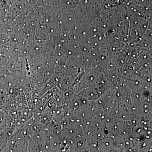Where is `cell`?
Masks as SVG:
<instances>
[{
  "label": "cell",
  "instance_id": "1",
  "mask_svg": "<svg viewBox=\"0 0 152 152\" xmlns=\"http://www.w3.org/2000/svg\"><path fill=\"white\" fill-rule=\"evenodd\" d=\"M5 74V71L4 67L0 65V75H4Z\"/></svg>",
  "mask_w": 152,
  "mask_h": 152
},
{
  "label": "cell",
  "instance_id": "2",
  "mask_svg": "<svg viewBox=\"0 0 152 152\" xmlns=\"http://www.w3.org/2000/svg\"><path fill=\"white\" fill-rule=\"evenodd\" d=\"M1 92H0V107L3 104V99L2 98V95L1 94Z\"/></svg>",
  "mask_w": 152,
  "mask_h": 152
}]
</instances>
